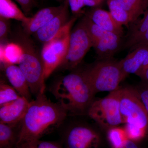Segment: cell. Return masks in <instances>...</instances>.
<instances>
[{
	"instance_id": "cell-31",
	"label": "cell",
	"mask_w": 148,
	"mask_h": 148,
	"mask_svg": "<svg viewBox=\"0 0 148 148\" xmlns=\"http://www.w3.org/2000/svg\"><path fill=\"white\" fill-rule=\"evenodd\" d=\"M121 148H141L138 145V143L131 140H128L122 147Z\"/></svg>"
},
{
	"instance_id": "cell-23",
	"label": "cell",
	"mask_w": 148,
	"mask_h": 148,
	"mask_svg": "<svg viewBox=\"0 0 148 148\" xmlns=\"http://www.w3.org/2000/svg\"><path fill=\"white\" fill-rule=\"evenodd\" d=\"M106 131L107 139L112 148H121L129 140L124 127L115 126Z\"/></svg>"
},
{
	"instance_id": "cell-9",
	"label": "cell",
	"mask_w": 148,
	"mask_h": 148,
	"mask_svg": "<svg viewBox=\"0 0 148 148\" xmlns=\"http://www.w3.org/2000/svg\"><path fill=\"white\" fill-rule=\"evenodd\" d=\"M120 108L123 123H130L148 132V114L135 88H120Z\"/></svg>"
},
{
	"instance_id": "cell-11",
	"label": "cell",
	"mask_w": 148,
	"mask_h": 148,
	"mask_svg": "<svg viewBox=\"0 0 148 148\" xmlns=\"http://www.w3.org/2000/svg\"><path fill=\"white\" fill-rule=\"evenodd\" d=\"M30 102L21 97L0 106V123H13L21 121Z\"/></svg>"
},
{
	"instance_id": "cell-22",
	"label": "cell",
	"mask_w": 148,
	"mask_h": 148,
	"mask_svg": "<svg viewBox=\"0 0 148 148\" xmlns=\"http://www.w3.org/2000/svg\"><path fill=\"white\" fill-rule=\"evenodd\" d=\"M128 13L130 14L133 22L138 20L147 8L148 0H118Z\"/></svg>"
},
{
	"instance_id": "cell-28",
	"label": "cell",
	"mask_w": 148,
	"mask_h": 148,
	"mask_svg": "<svg viewBox=\"0 0 148 148\" xmlns=\"http://www.w3.org/2000/svg\"><path fill=\"white\" fill-rule=\"evenodd\" d=\"M72 13L77 14L81 11L82 9L85 6L84 0H68Z\"/></svg>"
},
{
	"instance_id": "cell-21",
	"label": "cell",
	"mask_w": 148,
	"mask_h": 148,
	"mask_svg": "<svg viewBox=\"0 0 148 148\" xmlns=\"http://www.w3.org/2000/svg\"><path fill=\"white\" fill-rule=\"evenodd\" d=\"M110 13L113 18L121 26L129 27L133 20L130 14L121 5L118 0H107Z\"/></svg>"
},
{
	"instance_id": "cell-20",
	"label": "cell",
	"mask_w": 148,
	"mask_h": 148,
	"mask_svg": "<svg viewBox=\"0 0 148 148\" xmlns=\"http://www.w3.org/2000/svg\"><path fill=\"white\" fill-rule=\"evenodd\" d=\"M0 58L3 65L5 64H18L23 51L21 46L16 43H9L1 45Z\"/></svg>"
},
{
	"instance_id": "cell-1",
	"label": "cell",
	"mask_w": 148,
	"mask_h": 148,
	"mask_svg": "<svg viewBox=\"0 0 148 148\" xmlns=\"http://www.w3.org/2000/svg\"><path fill=\"white\" fill-rule=\"evenodd\" d=\"M58 103L49 100L45 93L30 101L21 121V130L16 147L21 148L59 128L68 114Z\"/></svg>"
},
{
	"instance_id": "cell-24",
	"label": "cell",
	"mask_w": 148,
	"mask_h": 148,
	"mask_svg": "<svg viewBox=\"0 0 148 148\" xmlns=\"http://www.w3.org/2000/svg\"><path fill=\"white\" fill-rule=\"evenodd\" d=\"M21 96L12 86L1 81L0 84V106L16 100Z\"/></svg>"
},
{
	"instance_id": "cell-33",
	"label": "cell",
	"mask_w": 148,
	"mask_h": 148,
	"mask_svg": "<svg viewBox=\"0 0 148 148\" xmlns=\"http://www.w3.org/2000/svg\"><path fill=\"white\" fill-rule=\"evenodd\" d=\"M140 78L143 80V82L148 84V66Z\"/></svg>"
},
{
	"instance_id": "cell-7",
	"label": "cell",
	"mask_w": 148,
	"mask_h": 148,
	"mask_svg": "<svg viewBox=\"0 0 148 148\" xmlns=\"http://www.w3.org/2000/svg\"><path fill=\"white\" fill-rule=\"evenodd\" d=\"M61 136L64 148H100L102 142L100 132L90 125L82 122L66 125Z\"/></svg>"
},
{
	"instance_id": "cell-17",
	"label": "cell",
	"mask_w": 148,
	"mask_h": 148,
	"mask_svg": "<svg viewBox=\"0 0 148 148\" xmlns=\"http://www.w3.org/2000/svg\"><path fill=\"white\" fill-rule=\"evenodd\" d=\"M86 16L98 27L107 32L122 36V26L115 21L109 12L100 8H96L90 11Z\"/></svg>"
},
{
	"instance_id": "cell-19",
	"label": "cell",
	"mask_w": 148,
	"mask_h": 148,
	"mask_svg": "<svg viewBox=\"0 0 148 148\" xmlns=\"http://www.w3.org/2000/svg\"><path fill=\"white\" fill-rule=\"evenodd\" d=\"M0 17L7 19H13L21 21L22 24L29 22L27 17L12 0H0Z\"/></svg>"
},
{
	"instance_id": "cell-8",
	"label": "cell",
	"mask_w": 148,
	"mask_h": 148,
	"mask_svg": "<svg viewBox=\"0 0 148 148\" xmlns=\"http://www.w3.org/2000/svg\"><path fill=\"white\" fill-rule=\"evenodd\" d=\"M91 47L92 40L82 19L71 30L67 54L58 69H76Z\"/></svg>"
},
{
	"instance_id": "cell-15",
	"label": "cell",
	"mask_w": 148,
	"mask_h": 148,
	"mask_svg": "<svg viewBox=\"0 0 148 148\" xmlns=\"http://www.w3.org/2000/svg\"><path fill=\"white\" fill-rule=\"evenodd\" d=\"M64 4L58 6L50 7L39 11L29 22L22 24L25 33L27 35L35 34L42 27H44L53 19L63 9Z\"/></svg>"
},
{
	"instance_id": "cell-14",
	"label": "cell",
	"mask_w": 148,
	"mask_h": 148,
	"mask_svg": "<svg viewBox=\"0 0 148 148\" xmlns=\"http://www.w3.org/2000/svg\"><path fill=\"white\" fill-rule=\"evenodd\" d=\"M148 55V45L138 46L119 61L123 80L131 74H137Z\"/></svg>"
},
{
	"instance_id": "cell-26",
	"label": "cell",
	"mask_w": 148,
	"mask_h": 148,
	"mask_svg": "<svg viewBox=\"0 0 148 148\" xmlns=\"http://www.w3.org/2000/svg\"><path fill=\"white\" fill-rule=\"evenodd\" d=\"M21 148H64L61 143L39 140Z\"/></svg>"
},
{
	"instance_id": "cell-25",
	"label": "cell",
	"mask_w": 148,
	"mask_h": 148,
	"mask_svg": "<svg viewBox=\"0 0 148 148\" xmlns=\"http://www.w3.org/2000/svg\"><path fill=\"white\" fill-rule=\"evenodd\" d=\"M128 140L138 143L148 135V132L145 129L130 123H125L124 126Z\"/></svg>"
},
{
	"instance_id": "cell-3",
	"label": "cell",
	"mask_w": 148,
	"mask_h": 148,
	"mask_svg": "<svg viewBox=\"0 0 148 148\" xmlns=\"http://www.w3.org/2000/svg\"><path fill=\"white\" fill-rule=\"evenodd\" d=\"M81 71L95 95L117 90L123 80L119 61L112 59L98 60Z\"/></svg>"
},
{
	"instance_id": "cell-5",
	"label": "cell",
	"mask_w": 148,
	"mask_h": 148,
	"mask_svg": "<svg viewBox=\"0 0 148 148\" xmlns=\"http://www.w3.org/2000/svg\"><path fill=\"white\" fill-rule=\"evenodd\" d=\"M120 88L105 98L94 100L88 110L87 115L106 131L123 123L120 108Z\"/></svg>"
},
{
	"instance_id": "cell-32",
	"label": "cell",
	"mask_w": 148,
	"mask_h": 148,
	"mask_svg": "<svg viewBox=\"0 0 148 148\" xmlns=\"http://www.w3.org/2000/svg\"><path fill=\"white\" fill-rule=\"evenodd\" d=\"M103 0H88L86 6L95 7L100 5L103 2Z\"/></svg>"
},
{
	"instance_id": "cell-30",
	"label": "cell",
	"mask_w": 148,
	"mask_h": 148,
	"mask_svg": "<svg viewBox=\"0 0 148 148\" xmlns=\"http://www.w3.org/2000/svg\"><path fill=\"white\" fill-rule=\"evenodd\" d=\"M20 4L25 12H28L32 8L33 0H15Z\"/></svg>"
},
{
	"instance_id": "cell-4",
	"label": "cell",
	"mask_w": 148,
	"mask_h": 148,
	"mask_svg": "<svg viewBox=\"0 0 148 148\" xmlns=\"http://www.w3.org/2000/svg\"><path fill=\"white\" fill-rule=\"evenodd\" d=\"M20 39L18 43L23 53L18 66L27 80L31 93L36 97L45 92L43 63L32 41L25 37Z\"/></svg>"
},
{
	"instance_id": "cell-29",
	"label": "cell",
	"mask_w": 148,
	"mask_h": 148,
	"mask_svg": "<svg viewBox=\"0 0 148 148\" xmlns=\"http://www.w3.org/2000/svg\"><path fill=\"white\" fill-rule=\"evenodd\" d=\"M8 19L0 17V40H3L7 36L9 30Z\"/></svg>"
},
{
	"instance_id": "cell-16",
	"label": "cell",
	"mask_w": 148,
	"mask_h": 148,
	"mask_svg": "<svg viewBox=\"0 0 148 148\" xmlns=\"http://www.w3.org/2000/svg\"><path fill=\"white\" fill-rule=\"evenodd\" d=\"M6 76L11 85L21 97L31 101V92L29 84L23 72L19 66L15 64L3 65Z\"/></svg>"
},
{
	"instance_id": "cell-18",
	"label": "cell",
	"mask_w": 148,
	"mask_h": 148,
	"mask_svg": "<svg viewBox=\"0 0 148 148\" xmlns=\"http://www.w3.org/2000/svg\"><path fill=\"white\" fill-rule=\"evenodd\" d=\"M21 121L13 123H0V148H14L18 142Z\"/></svg>"
},
{
	"instance_id": "cell-13",
	"label": "cell",
	"mask_w": 148,
	"mask_h": 148,
	"mask_svg": "<svg viewBox=\"0 0 148 148\" xmlns=\"http://www.w3.org/2000/svg\"><path fill=\"white\" fill-rule=\"evenodd\" d=\"M121 37L119 35L107 32L92 44L98 60L111 59L121 46Z\"/></svg>"
},
{
	"instance_id": "cell-12",
	"label": "cell",
	"mask_w": 148,
	"mask_h": 148,
	"mask_svg": "<svg viewBox=\"0 0 148 148\" xmlns=\"http://www.w3.org/2000/svg\"><path fill=\"white\" fill-rule=\"evenodd\" d=\"M143 18L131 24L124 46L132 50L140 45H148V6Z\"/></svg>"
},
{
	"instance_id": "cell-10",
	"label": "cell",
	"mask_w": 148,
	"mask_h": 148,
	"mask_svg": "<svg viewBox=\"0 0 148 148\" xmlns=\"http://www.w3.org/2000/svg\"><path fill=\"white\" fill-rule=\"evenodd\" d=\"M69 3L66 0L62 10L47 24L36 32L37 39L45 43L53 39L68 23L69 20Z\"/></svg>"
},
{
	"instance_id": "cell-6",
	"label": "cell",
	"mask_w": 148,
	"mask_h": 148,
	"mask_svg": "<svg viewBox=\"0 0 148 148\" xmlns=\"http://www.w3.org/2000/svg\"><path fill=\"white\" fill-rule=\"evenodd\" d=\"M73 17L53 39L44 44L41 56L44 67V77L46 79L58 69L66 57L69 48L70 34L77 20Z\"/></svg>"
},
{
	"instance_id": "cell-2",
	"label": "cell",
	"mask_w": 148,
	"mask_h": 148,
	"mask_svg": "<svg viewBox=\"0 0 148 148\" xmlns=\"http://www.w3.org/2000/svg\"><path fill=\"white\" fill-rule=\"evenodd\" d=\"M50 92L68 113L87 114L95 94L81 71H73L57 79Z\"/></svg>"
},
{
	"instance_id": "cell-27",
	"label": "cell",
	"mask_w": 148,
	"mask_h": 148,
	"mask_svg": "<svg viewBox=\"0 0 148 148\" xmlns=\"http://www.w3.org/2000/svg\"><path fill=\"white\" fill-rule=\"evenodd\" d=\"M135 89L148 114V84L143 82Z\"/></svg>"
}]
</instances>
